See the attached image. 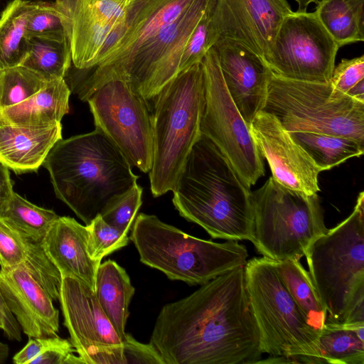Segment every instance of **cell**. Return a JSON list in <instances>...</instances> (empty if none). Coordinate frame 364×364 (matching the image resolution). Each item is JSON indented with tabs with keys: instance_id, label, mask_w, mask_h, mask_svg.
<instances>
[{
	"instance_id": "6da1fadb",
	"label": "cell",
	"mask_w": 364,
	"mask_h": 364,
	"mask_svg": "<svg viewBox=\"0 0 364 364\" xmlns=\"http://www.w3.org/2000/svg\"><path fill=\"white\" fill-rule=\"evenodd\" d=\"M164 364H250L263 353L244 267L164 305L149 342Z\"/></svg>"
},
{
	"instance_id": "7a4b0ae2",
	"label": "cell",
	"mask_w": 364,
	"mask_h": 364,
	"mask_svg": "<svg viewBox=\"0 0 364 364\" xmlns=\"http://www.w3.org/2000/svg\"><path fill=\"white\" fill-rule=\"evenodd\" d=\"M181 216L213 238L252 239L254 213L246 186L219 148L200 134L172 191Z\"/></svg>"
},
{
	"instance_id": "3957f363",
	"label": "cell",
	"mask_w": 364,
	"mask_h": 364,
	"mask_svg": "<svg viewBox=\"0 0 364 364\" xmlns=\"http://www.w3.org/2000/svg\"><path fill=\"white\" fill-rule=\"evenodd\" d=\"M43 166L49 173L56 197L85 225L139 178L120 150L96 128L60 139Z\"/></svg>"
},
{
	"instance_id": "277c9868",
	"label": "cell",
	"mask_w": 364,
	"mask_h": 364,
	"mask_svg": "<svg viewBox=\"0 0 364 364\" xmlns=\"http://www.w3.org/2000/svg\"><path fill=\"white\" fill-rule=\"evenodd\" d=\"M216 0H194L176 20L161 30L125 61L97 65L83 77L86 97L112 79L131 85L147 101L152 100L178 73L200 63L212 47L211 12Z\"/></svg>"
},
{
	"instance_id": "5b68a950",
	"label": "cell",
	"mask_w": 364,
	"mask_h": 364,
	"mask_svg": "<svg viewBox=\"0 0 364 364\" xmlns=\"http://www.w3.org/2000/svg\"><path fill=\"white\" fill-rule=\"evenodd\" d=\"M327 322L364 324V193L351 214L304 253Z\"/></svg>"
},
{
	"instance_id": "8992f818",
	"label": "cell",
	"mask_w": 364,
	"mask_h": 364,
	"mask_svg": "<svg viewBox=\"0 0 364 364\" xmlns=\"http://www.w3.org/2000/svg\"><path fill=\"white\" fill-rule=\"evenodd\" d=\"M153 159L149 172L154 197L175 188L200 135L205 100L202 62L178 73L152 99Z\"/></svg>"
},
{
	"instance_id": "52a82bcc",
	"label": "cell",
	"mask_w": 364,
	"mask_h": 364,
	"mask_svg": "<svg viewBox=\"0 0 364 364\" xmlns=\"http://www.w3.org/2000/svg\"><path fill=\"white\" fill-rule=\"evenodd\" d=\"M129 239L141 262L190 285H202L244 267L248 256L246 247L236 240L218 243L197 238L143 213L135 218Z\"/></svg>"
},
{
	"instance_id": "ba28073f",
	"label": "cell",
	"mask_w": 364,
	"mask_h": 364,
	"mask_svg": "<svg viewBox=\"0 0 364 364\" xmlns=\"http://www.w3.org/2000/svg\"><path fill=\"white\" fill-rule=\"evenodd\" d=\"M244 274L262 352L298 358L300 363H324L318 347L320 332L302 315L279 274L277 262L254 257L244 266Z\"/></svg>"
},
{
	"instance_id": "9c48e42d",
	"label": "cell",
	"mask_w": 364,
	"mask_h": 364,
	"mask_svg": "<svg viewBox=\"0 0 364 364\" xmlns=\"http://www.w3.org/2000/svg\"><path fill=\"white\" fill-rule=\"evenodd\" d=\"M291 132L344 136L364 144V102L328 82L300 81L272 73L262 109Z\"/></svg>"
},
{
	"instance_id": "30bf717a",
	"label": "cell",
	"mask_w": 364,
	"mask_h": 364,
	"mask_svg": "<svg viewBox=\"0 0 364 364\" xmlns=\"http://www.w3.org/2000/svg\"><path fill=\"white\" fill-rule=\"evenodd\" d=\"M251 196V242L265 257L277 262L300 259L309 246L328 230L317 193L307 195L289 189L271 176Z\"/></svg>"
},
{
	"instance_id": "8fae6325",
	"label": "cell",
	"mask_w": 364,
	"mask_h": 364,
	"mask_svg": "<svg viewBox=\"0 0 364 364\" xmlns=\"http://www.w3.org/2000/svg\"><path fill=\"white\" fill-rule=\"evenodd\" d=\"M205 100L200 133L225 154L247 186L264 176V168L250 127L242 118L225 85L213 47L202 60Z\"/></svg>"
},
{
	"instance_id": "7c38bea8",
	"label": "cell",
	"mask_w": 364,
	"mask_h": 364,
	"mask_svg": "<svg viewBox=\"0 0 364 364\" xmlns=\"http://www.w3.org/2000/svg\"><path fill=\"white\" fill-rule=\"evenodd\" d=\"M87 102L95 128L115 144L132 166L149 173L153 159V132L148 101L127 82L112 79Z\"/></svg>"
},
{
	"instance_id": "4fadbf2b",
	"label": "cell",
	"mask_w": 364,
	"mask_h": 364,
	"mask_svg": "<svg viewBox=\"0 0 364 364\" xmlns=\"http://www.w3.org/2000/svg\"><path fill=\"white\" fill-rule=\"evenodd\" d=\"M339 47L314 11H292L282 21L262 58L281 77L328 82Z\"/></svg>"
},
{
	"instance_id": "5bb4252c",
	"label": "cell",
	"mask_w": 364,
	"mask_h": 364,
	"mask_svg": "<svg viewBox=\"0 0 364 364\" xmlns=\"http://www.w3.org/2000/svg\"><path fill=\"white\" fill-rule=\"evenodd\" d=\"M60 297L70 342L83 364H125L123 341L101 308L95 291L62 276Z\"/></svg>"
},
{
	"instance_id": "9a60e30c",
	"label": "cell",
	"mask_w": 364,
	"mask_h": 364,
	"mask_svg": "<svg viewBox=\"0 0 364 364\" xmlns=\"http://www.w3.org/2000/svg\"><path fill=\"white\" fill-rule=\"evenodd\" d=\"M292 11L287 0H216L210 22L212 46L218 39H228L262 58Z\"/></svg>"
},
{
	"instance_id": "2e32d148",
	"label": "cell",
	"mask_w": 364,
	"mask_h": 364,
	"mask_svg": "<svg viewBox=\"0 0 364 364\" xmlns=\"http://www.w3.org/2000/svg\"><path fill=\"white\" fill-rule=\"evenodd\" d=\"M133 0H74L72 63L79 70L101 63L120 39Z\"/></svg>"
},
{
	"instance_id": "e0dca14e",
	"label": "cell",
	"mask_w": 364,
	"mask_h": 364,
	"mask_svg": "<svg viewBox=\"0 0 364 364\" xmlns=\"http://www.w3.org/2000/svg\"><path fill=\"white\" fill-rule=\"evenodd\" d=\"M250 129L275 181L307 195L320 191L318 176L321 171L274 115L263 110L259 112Z\"/></svg>"
},
{
	"instance_id": "ac0fdd59",
	"label": "cell",
	"mask_w": 364,
	"mask_h": 364,
	"mask_svg": "<svg viewBox=\"0 0 364 364\" xmlns=\"http://www.w3.org/2000/svg\"><path fill=\"white\" fill-rule=\"evenodd\" d=\"M212 47L229 95L250 127L265 105L272 71L259 55L239 43L218 39Z\"/></svg>"
},
{
	"instance_id": "d6986e66",
	"label": "cell",
	"mask_w": 364,
	"mask_h": 364,
	"mask_svg": "<svg viewBox=\"0 0 364 364\" xmlns=\"http://www.w3.org/2000/svg\"><path fill=\"white\" fill-rule=\"evenodd\" d=\"M0 290L28 338L58 336L59 311L48 291L26 267L1 269Z\"/></svg>"
},
{
	"instance_id": "ffe728a7",
	"label": "cell",
	"mask_w": 364,
	"mask_h": 364,
	"mask_svg": "<svg viewBox=\"0 0 364 364\" xmlns=\"http://www.w3.org/2000/svg\"><path fill=\"white\" fill-rule=\"evenodd\" d=\"M194 0H133L122 35L107 57L97 65H117L130 58ZM96 65V66H97Z\"/></svg>"
},
{
	"instance_id": "44dd1931",
	"label": "cell",
	"mask_w": 364,
	"mask_h": 364,
	"mask_svg": "<svg viewBox=\"0 0 364 364\" xmlns=\"http://www.w3.org/2000/svg\"><path fill=\"white\" fill-rule=\"evenodd\" d=\"M88 230L74 218L60 217L43 241V249L62 276H70L95 289V279L101 261L88 252Z\"/></svg>"
},
{
	"instance_id": "7402d4cb",
	"label": "cell",
	"mask_w": 364,
	"mask_h": 364,
	"mask_svg": "<svg viewBox=\"0 0 364 364\" xmlns=\"http://www.w3.org/2000/svg\"><path fill=\"white\" fill-rule=\"evenodd\" d=\"M61 139L60 122L46 126L0 122V161L16 174L37 171Z\"/></svg>"
},
{
	"instance_id": "603a6c76",
	"label": "cell",
	"mask_w": 364,
	"mask_h": 364,
	"mask_svg": "<svg viewBox=\"0 0 364 364\" xmlns=\"http://www.w3.org/2000/svg\"><path fill=\"white\" fill-rule=\"evenodd\" d=\"M0 266L26 267L53 300H59L61 274L48 257L43 243L28 239L1 218Z\"/></svg>"
},
{
	"instance_id": "cb8c5ba5",
	"label": "cell",
	"mask_w": 364,
	"mask_h": 364,
	"mask_svg": "<svg viewBox=\"0 0 364 364\" xmlns=\"http://www.w3.org/2000/svg\"><path fill=\"white\" fill-rule=\"evenodd\" d=\"M70 93L64 78L50 80L27 100L0 110V122L21 126H46L60 122L69 112Z\"/></svg>"
},
{
	"instance_id": "d4e9b609",
	"label": "cell",
	"mask_w": 364,
	"mask_h": 364,
	"mask_svg": "<svg viewBox=\"0 0 364 364\" xmlns=\"http://www.w3.org/2000/svg\"><path fill=\"white\" fill-rule=\"evenodd\" d=\"M134 292L135 289L123 267L111 259L100 263L96 274L95 293L122 341L126 336L129 306Z\"/></svg>"
},
{
	"instance_id": "484cf974",
	"label": "cell",
	"mask_w": 364,
	"mask_h": 364,
	"mask_svg": "<svg viewBox=\"0 0 364 364\" xmlns=\"http://www.w3.org/2000/svg\"><path fill=\"white\" fill-rule=\"evenodd\" d=\"M71 63L70 35L65 33L29 38L26 55L21 65L50 81L65 78Z\"/></svg>"
},
{
	"instance_id": "4316f807",
	"label": "cell",
	"mask_w": 364,
	"mask_h": 364,
	"mask_svg": "<svg viewBox=\"0 0 364 364\" xmlns=\"http://www.w3.org/2000/svg\"><path fill=\"white\" fill-rule=\"evenodd\" d=\"M314 12L339 48L364 41V0H321Z\"/></svg>"
},
{
	"instance_id": "83f0119b",
	"label": "cell",
	"mask_w": 364,
	"mask_h": 364,
	"mask_svg": "<svg viewBox=\"0 0 364 364\" xmlns=\"http://www.w3.org/2000/svg\"><path fill=\"white\" fill-rule=\"evenodd\" d=\"M277 267L283 282L307 323L320 332L326 323L327 311L309 272L304 268L299 259L277 262Z\"/></svg>"
},
{
	"instance_id": "f1b7e54d",
	"label": "cell",
	"mask_w": 364,
	"mask_h": 364,
	"mask_svg": "<svg viewBox=\"0 0 364 364\" xmlns=\"http://www.w3.org/2000/svg\"><path fill=\"white\" fill-rule=\"evenodd\" d=\"M33 1L13 0L0 16V70L21 65L28 47L27 22Z\"/></svg>"
},
{
	"instance_id": "f546056e",
	"label": "cell",
	"mask_w": 364,
	"mask_h": 364,
	"mask_svg": "<svg viewBox=\"0 0 364 364\" xmlns=\"http://www.w3.org/2000/svg\"><path fill=\"white\" fill-rule=\"evenodd\" d=\"M364 324H338L326 321L320 331L318 347L324 363L364 364Z\"/></svg>"
},
{
	"instance_id": "4dcf8cb0",
	"label": "cell",
	"mask_w": 364,
	"mask_h": 364,
	"mask_svg": "<svg viewBox=\"0 0 364 364\" xmlns=\"http://www.w3.org/2000/svg\"><path fill=\"white\" fill-rule=\"evenodd\" d=\"M291 138L306 151L321 171L328 170L364 153V144L344 136L291 132Z\"/></svg>"
},
{
	"instance_id": "1f68e13d",
	"label": "cell",
	"mask_w": 364,
	"mask_h": 364,
	"mask_svg": "<svg viewBox=\"0 0 364 364\" xmlns=\"http://www.w3.org/2000/svg\"><path fill=\"white\" fill-rule=\"evenodd\" d=\"M58 218L53 210L38 207L15 192L1 216L26 237L40 243Z\"/></svg>"
},
{
	"instance_id": "d6a6232c",
	"label": "cell",
	"mask_w": 364,
	"mask_h": 364,
	"mask_svg": "<svg viewBox=\"0 0 364 364\" xmlns=\"http://www.w3.org/2000/svg\"><path fill=\"white\" fill-rule=\"evenodd\" d=\"M48 82L22 65L0 70V110L23 102Z\"/></svg>"
},
{
	"instance_id": "836d02e7",
	"label": "cell",
	"mask_w": 364,
	"mask_h": 364,
	"mask_svg": "<svg viewBox=\"0 0 364 364\" xmlns=\"http://www.w3.org/2000/svg\"><path fill=\"white\" fill-rule=\"evenodd\" d=\"M71 9L62 1H33L27 22L28 38L61 33L70 35Z\"/></svg>"
},
{
	"instance_id": "e575fe53",
	"label": "cell",
	"mask_w": 364,
	"mask_h": 364,
	"mask_svg": "<svg viewBox=\"0 0 364 364\" xmlns=\"http://www.w3.org/2000/svg\"><path fill=\"white\" fill-rule=\"evenodd\" d=\"M86 226L88 230V252L95 260L102 261L103 257L129 243L128 234L107 224L100 215Z\"/></svg>"
},
{
	"instance_id": "d590c367",
	"label": "cell",
	"mask_w": 364,
	"mask_h": 364,
	"mask_svg": "<svg viewBox=\"0 0 364 364\" xmlns=\"http://www.w3.org/2000/svg\"><path fill=\"white\" fill-rule=\"evenodd\" d=\"M143 188L135 184L129 191L109 202L102 210V218L109 225L128 234L142 200Z\"/></svg>"
},
{
	"instance_id": "8d00e7d4",
	"label": "cell",
	"mask_w": 364,
	"mask_h": 364,
	"mask_svg": "<svg viewBox=\"0 0 364 364\" xmlns=\"http://www.w3.org/2000/svg\"><path fill=\"white\" fill-rule=\"evenodd\" d=\"M329 82L337 90L364 102V55L343 58L334 66Z\"/></svg>"
},
{
	"instance_id": "74e56055",
	"label": "cell",
	"mask_w": 364,
	"mask_h": 364,
	"mask_svg": "<svg viewBox=\"0 0 364 364\" xmlns=\"http://www.w3.org/2000/svg\"><path fill=\"white\" fill-rule=\"evenodd\" d=\"M75 351L70 341L58 336L48 337L43 352L30 364H82L79 356L74 355Z\"/></svg>"
},
{
	"instance_id": "f35d334b",
	"label": "cell",
	"mask_w": 364,
	"mask_h": 364,
	"mask_svg": "<svg viewBox=\"0 0 364 364\" xmlns=\"http://www.w3.org/2000/svg\"><path fill=\"white\" fill-rule=\"evenodd\" d=\"M123 354L125 364H164L161 356L150 343H140L127 333L123 341Z\"/></svg>"
},
{
	"instance_id": "ab89813d",
	"label": "cell",
	"mask_w": 364,
	"mask_h": 364,
	"mask_svg": "<svg viewBox=\"0 0 364 364\" xmlns=\"http://www.w3.org/2000/svg\"><path fill=\"white\" fill-rule=\"evenodd\" d=\"M0 320L5 336L11 341H21V333L20 326L15 316L7 306L0 290Z\"/></svg>"
},
{
	"instance_id": "60d3db41",
	"label": "cell",
	"mask_w": 364,
	"mask_h": 364,
	"mask_svg": "<svg viewBox=\"0 0 364 364\" xmlns=\"http://www.w3.org/2000/svg\"><path fill=\"white\" fill-rule=\"evenodd\" d=\"M47 338H29L26 345L13 357L16 364H30L31 362L40 355L48 343Z\"/></svg>"
},
{
	"instance_id": "b9f144b4",
	"label": "cell",
	"mask_w": 364,
	"mask_h": 364,
	"mask_svg": "<svg viewBox=\"0 0 364 364\" xmlns=\"http://www.w3.org/2000/svg\"><path fill=\"white\" fill-rule=\"evenodd\" d=\"M14 192L9 168L0 161V218L7 207Z\"/></svg>"
},
{
	"instance_id": "7bdbcfd3",
	"label": "cell",
	"mask_w": 364,
	"mask_h": 364,
	"mask_svg": "<svg viewBox=\"0 0 364 364\" xmlns=\"http://www.w3.org/2000/svg\"><path fill=\"white\" fill-rule=\"evenodd\" d=\"M321 0H295L298 4V9L296 11H307V9L311 4H315L316 5Z\"/></svg>"
},
{
	"instance_id": "ee69618b",
	"label": "cell",
	"mask_w": 364,
	"mask_h": 364,
	"mask_svg": "<svg viewBox=\"0 0 364 364\" xmlns=\"http://www.w3.org/2000/svg\"><path fill=\"white\" fill-rule=\"evenodd\" d=\"M9 353V349L8 346L0 341V364L4 363L8 357Z\"/></svg>"
},
{
	"instance_id": "f6af8a7d",
	"label": "cell",
	"mask_w": 364,
	"mask_h": 364,
	"mask_svg": "<svg viewBox=\"0 0 364 364\" xmlns=\"http://www.w3.org/2000/svg\"><path fill=\"white\" fill-rule=\"evenodd\" d=\"M62 1L65 5H67L69 7H72L73 5L74 0H60Z\"/></svg>"
},
{
	"instance_id": "bcb514c9",
	"label": "cell",
	"mask_w": 364,
	"mask_h": 364,
	"mask_svg": "<svg viewBox=\"0 0 364 364\" xmlns=\"http://www.w3.org/2000/svg\"><path fill=\"white\" fill-rule=\"evenodd\" d=\"M0 328H1V329L2 328V323H1V320H0Z\"/></svg>"
}]
</instances>
